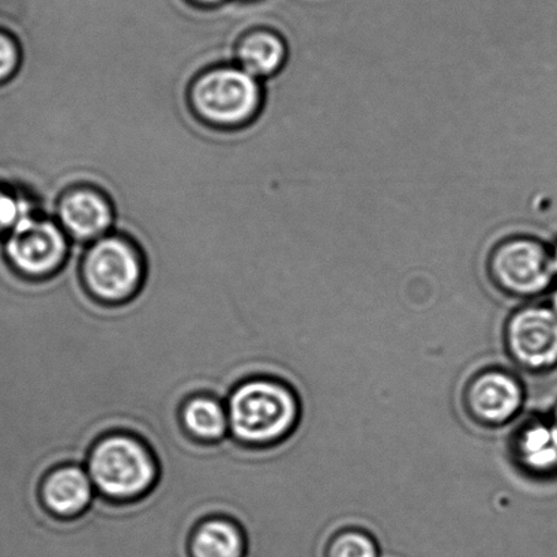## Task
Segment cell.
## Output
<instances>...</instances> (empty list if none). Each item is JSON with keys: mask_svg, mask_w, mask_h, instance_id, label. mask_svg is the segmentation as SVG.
<instances>
[{"mask_svg": "<svg viewBox=\"0 0 557 557\" xmlns=\"http://www.w3.org/2000/svg\"><path fill=\"white\" fill-rule=\"evenodd\" d=\"M230 436L251 448L278 446L295 434L301 420V399L290 383L278 377H248L225 401Z\"/></svg>", "mask_w": 557, "mask_h": 557, "instance_id": "obj_1", "label": "cell"}, {"mask_svg": "<svg viewBox=\"0 0 557 557\" xmlns=\"http://www.w3.org/2000/svg\"><path fill=\"white\" fill-rule=\"evenodd\" d=\"M85 469L97 495L121 505L148 496L161 473L148 443L129 432L102 436L91 448Z\"/></svg>", "mask_w": 557, "mask_h": 557, "instance_id": "obj_2", "label": "cell"}, {"mask_svg": "<svg viewBox=\"0 0 557 557\" xmlns=\"http://www.w3.org/2000/svg\"><path fill=\"white\" fill-rule=\"evenodd\" d=\"M148 269L132 243L104 236L86 251L79 267L84 288L104 306H123L143 290Z\"/></svg>", "mask_w": 557, "mask_h": 557, "instance_id": "obj_3", "label": "cell"}, {"mask_svg": "<svg viewBox=\"0 0 557 557\" xmlns=\"http://www.w3.org/2000/svg\"><path fill=\"white\" fill-rule=\"evenodd\" d=\"M258 78L242 67H218L199 75L191 88L198 115L219 126H236L251 119L261 107Z\"/></svg>", "mask_w": 557, "mask_h": 557, "instance_id": "obj_4", "label": "cell"}, {"mask_svg": "<svg viewBox=\"0 0 557 557\" xmlns=\"http://www.w3.org/2000/svg\"><path fill=\"white\" fill-rule=\"evenodd\" d=\"M66 234L51 220L26 215L8 234L4 253L10 267L32 281L50 280L61 272L69 253Z\"/></svg>", "mask_w": 557, "mask_h": 557, "instance_id": "obj_5", "label": "cell"}, {"mask_svg": "<svg viewBox=\"0 0 557 557\" xmlns=\"http://www.w3.org/2000/svg\"><path fill=\"white\" fill-rule=\"evenodd\" d=\"M491 273L503 289L519 296L540 294L548 288L555 274L545 247L521 237L496 248L491 258Z\"/></svg>", "mask_w": 557, "mask_h": 557, "instance_id": "obj_6", "label": "cell"}, {"mask_svg": "<svg viewBox=\"0 0 557 557\" xmlns=\"http://www.w3.org/2000/svg\"><path fill=\"white\" fill-rule=\"evenodd\" d=\"M513 359L533 370L557 364V313L550 308L532 307L512 317L507 329Z\"/></svg>", "mask_w": 557, "mask_h": 557, "instance_id": "obj_7", "label": "cell"}, {"mask_svg": "<svg viewBox=\"0 0 557 557\" xmlns=\"http://www.w3.org/2000/svg\"><path fill=\"white\" fill-rule=\"evenodd\" d=\"M40 496L42 505L53 516L73 519L89 510L97 492L85 467L63 465L47 474Z\"/></svg>", "mask_w": 557, "mask_h": 557, "instance_id": "obj_8", "label": "cell"}, {"mask_svg": "<svg viewBox=\"0 0 557 557\" xmlns=\"http://www.w3.org/2000/svg\"><path fill=\"white\" fill-rule=\"evenodd\" d=\"M62 230L78 240H99L113 221L108 199L94 188H74L64 194L58 207Z\"/></svg>", "mask_w": 557, "mask_h": 557, "instance_id": "obj_9", "label": "cell"}, {"mask_svg": "<svg viewBox=\"0 0 557 557\" xmlns=\"http://www.w3.org/2000/svg\"><path fill=\"white\" fill-rule=\"evenodd\" d=\"M468 404L472 413L485 423H505L521 408L522 391L510 375L486 372L470 385Z\"/></svg>", "mask_w": 557, "mask_h": 557, "instance_id": "obj_10", "label": "cell"}, {"mask_svg": "<svg viewBox=\"0 0 557 557\" xmlns=\"http://www.w3.org/2000/svg\"><path fill=\"white\" fill-rule=\"evenodd\" d=\"M181 423L191 440L220 443L230 436V420L223 399L212 394H196L183 403Z\"/></svg>", "mask_w": 557, "mask_h": 557, "instance_id": "obj_11", "label": "cell"}, {"mask_svg": "<svg viewBox=\"0 0 557 557\" xmlns=\"http://www.w3.org/2000/svg\"><path fill=\"white\" fill-rule=\"evenodd\" d=\"M190 557H246L247 539L240 524L228 517L203 519L188 543Z\"/></svg>", "mask_w": 557, "mask_h": 557, "instance_id": "obj_12", "label": "cell"}, {"mask_svg": "<svg viewBox=\"0 0 557 557\" xmlns=\"http://www.w3.org/2000/svg\"><path fill=\"white\" fill-rule=\"evenodd\" d=\"M285 58V42L274 32L252 30L237 46L239 67L256 78L278 72Z\"/></svg>", "mask_w": 557, "mask_h": 557, "instance_id": "obj_13", "label": "cell"}, {"mask_svg": "<svg viewBox=\"0 0 557 557\" xmlns=\"http://www.w3.org/2000/svg\"><path fill=\"white\" fill-rule=\"evenodd\" d=\"M518 456L524 467L537 473L557 469V430L552 423H535L524 429L518 440Z\"/></svg>", "mask_w": 557, "mask_h": 557, "instance_id": "obj_14", "label": "cell"}, {"mask_svg": "<svg viewBox=\"0 0 557 557\" xmlns=\"http://www.w3.org/2000/svg\"><path fill=\"white\" fill-rule=\"evenodd\" d=\"M327 557H377L374 541L364 533H341L329 546Z\"/></svg>", "mask_w": 557, "mask_h": 557, "instance_id": "obj_15", "label": "cell"}, {"mask_svg": "<svg viewBox=\"0 0 557 557\" xmlns=\"http://www.w3.org/2000/svg\"><path fill=\"white\" fill-rule=\"evenodd\" d=\"M32 214L29 203L17 194L0 186V234L14 228L21 220Z\"/></svg>", "mask_w": 557, "mask_h": 557, "instance_id": "obj_16", "label": "cell"}, {"mask_svg": "<svg viewBox=\"0 0 557 557\" xmlns=\"http://www.w3.org/2000/svg\"><path fill=\"white\" fill-rule=\"evenodd\" d=\"M20 50L17 42L8 32L0 30V84L8 81L17 70Z\"/></svg>", "mask_w": 557, "mask_h": 557, "instance_id": "obj_17", "label": "cell"}, {"mask_svg": "<svg viewBox=\"0 0 557 557\" xmlns=\"http://www.w3.org/2000/svg\"><path fill=\"white\" fill-rule=\"evenodd\" d=\"M190 2L198 4V7L202 8H212L218 7V4L223 3L224 0H190Z\"/></svg>", "mask_w": 557, "mask_h": 557, "instance_id": "obj_18", "label": "cell"}, {"mask_svg": "<svg viewBox=\"0 0 557 557\" xmlns=\"http://www.w3.org/2000/svg\"><path fill=\"white\" fill-rule=\"evenodd\" d=\"M550 257H552V268H554V272L557 273V247L554 252V256H550Z\"/></svg>", "mask_w": 557, "mask_h": 557, "instance_id": "obj_19", "label": "cell"}, {"mask_svg": "<svg viewBox=\"0 0 557 557\" xmlns=\"http://www.w3.org/2000/svg\"><path fill=\"white\" fill-rule=\"evenodd\" d=\"M552 424H554L556 426V430H557V407L555 409L554 420H552Z\"/></svg>", "mask_w": 557, "mask_h": 557, "instance_id": "obj_20", "label": "cell"}, {"mask_svg": "<svg viewBox=\"0 0 557 557\" xmlns=\"http://www.w3.org/2000/svg\"><path fill=\"white\" fill-rule=\"evenodd\" d=\"M554 311L557 313V292L554 296Z\"/></svg>", "mask_w": 557, "mask_h": 557, "instance_id": "obj_21", "label": "cell"}]
</instances>
